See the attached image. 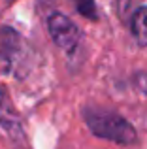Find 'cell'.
Returning <instances> with one entry per match:
<instances>
[{
	"label": "cell",
	"instance_id": "obj_4",
	"mask_svg": "<svg viewBox=\"0 0 147 149\" xmlns=\"http://www.w3.org/2000/svg\"><path fill=\"white\" fill-rule=\"evenodd\" d=\"M0 128L8 134V138L15 143L17 149L25 146V128H23L21 115L15 108L10 93L2 85H0Z\"/></svg>",
	"mask_w": 147,
	"mask_h": 149
},
{
	"label": "cell",
	"instance_id": "obj_5",
	"mask_svg": "<svg viewBox=\"0 0 147 149\" xmlns=\"http://www.w3.org/2000/svg\"><path fill=\"white\" fill-rule=\"evenodd\" d=\"M130 32L140 47H147V6L138 8L130 17Z\"/></svg>",
	"mask_w": 147,
	"mask_h": 149
},
{
	"label": "cell",
	"instance_id": "obj_8",
	"mask_svg": "<svg viewBox=\"0 0 147 149\" xmlns=\"http://www.w3.org/2000/svg\"><path fill=\"white\" fill-rule=\"evenodd\" d=\"M128 6V0H121V8H126Z\"/></svg>",
	"mask_w": 147,
	"mask_h": 149
},
{
	"label": "cell",
	"instance_id": "obj_7",
	"mask_svg": "<svg viewBox=\"0 0 147 149\" xmlns=\"http://www.w3.org/2000/svg\"><path fill=\"white\" fill-rule=\"evenodd\" d=\"M55 2H57V0H36V8H38L40 11L51 10V8L55 6Z\"/></svg>",
	"mask_w": 147,
	"mask_h": 149
},
{
	"label": "cell",
	"instance_id": "obj_3",
	"mask_svg": "<svg viewBox=\"0 0 147 149\" xmlns=\"http://www.w3.org/2000/svg\"><path fill=\"white\" fill-rule=\"evenodd\" d=\"M47 32L51 40L64 51H74L81 40V32L77 25L64 13L53 11L47 17Z\"/></svg>",
	"mask_w": 147,
	"mask_h": 149
},
{
	"label": "cell",
	"instance_id": "obj_6",
	"mask_svg": "<svg viewBox=\"0 0 147 149\" xmlns=\"http://www.w3.org/2000/svg\"><path fill=\"white\" fill-rule=\"evenodd\" d=\"M72 6L76 8V11L83 17L96 21L98 19V10H96V2L94 0H70Z\"/></svg>",
	"mask_w": 147,
	"mask_h": 149
},
{
	"label": "cell",
	"instance_id": "obj_9",
	"mask_svg": "<svg viewBox=\"0 0 147 149\" xmlns=\"http://www.w3.org/2000/svg\"><path fill=\"white\" fill-rule=\"evenodd\" d=\"M11 2H15V0H8V4H11Z\"/></svg>",
	"mask_w": 147,
	"mask_h": 149
},
{
	"label": "cell",
	"instance_id": "obj_2",
	"mask_svg": "<svg viewBox=\"0 0 147 149\" xmlns=\"http://www.w3.org/2000/svg\"><path fill=\"white\" fill-rule=\"evenodd\" d=\"M26 44L23 36L13 26L2 25L0 26V64L6 72H17L23 70L26 62Z\"/></svg>",
	"mask_w": 147,
	"mask_h": 149
},
{
	"label": "cell",
	"instance_id": "obj_1",
	"mask_svg": "<svg viewBox=\"0 0 147 149\" xmlns=\"http://www.w3.org/2000/svg\"><path fill=\"white\" fill-rule=\"evenodd\" d=\"M81 113H83L85 125L96 138L107 140L119 146H134L138 142L136 128L117 111L98 108V106H85Z\"/></svg>",
	"mask_w": 147,
	"mask_h": 149
}]
</instances>
